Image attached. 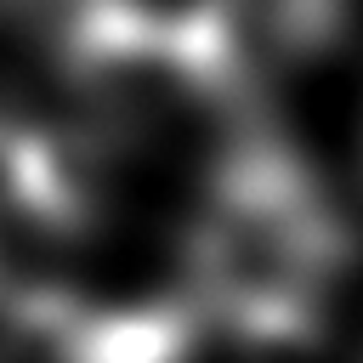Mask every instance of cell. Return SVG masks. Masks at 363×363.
<instances>
[{
    "instance_id": "obj_1",
    "label": "cell",
    "mask_w": 363,
    "mask_h": 363,
    "mask_svg": "<svg viewBox=\"0 0 363 363\" xmlns=\"http://www.w3.org/2000/svg\"><path fill=\"white\" fill-rule=\"evenodd\" d=\"M346 267V227L278 142H238L204 187L187 272L199 306L244 340L306 335Z\"/></svg>"
}]
</instances>
